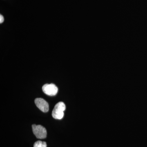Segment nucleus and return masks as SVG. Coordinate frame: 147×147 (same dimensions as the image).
I'll return each instance as SVG.
<instances>
[{
	"label": "nucleus",
	"mask_w": 147,
	"mask_h": 147,
	"mask_svg": "<svg viewBox=\"0 0 147 147\" xmlns=\"http://www.w3.org/2000/svg\"><path fill=\"white\" fill-rule=\"evenodd\" d=\"M4 21V18L3 16L2 15H0V23L2 24L3 22Z\"/></svg>",
	"instance_id": "nucleus-6"
},
{
	"label": "nucleus",
	"mask_w": 147,
	"mask_h": 147,
	"mask_svg": "<svg viewBox=\"0 0 147 147\" xmlns=\"http://www.w3.org/2000/svg\"><path fill=\"white\" fill-rule=\"evenodd\" d=\"M32 129L34 134L38 139H45L47 137V130L42 125L33 124L32 125Z\"/></svg>",
	"instance_id": "nucleus-2"
},
{
	"label": "nucleus",
	"mask_w": 147,
	"mask_h": 147,
	"mask_svg": "<svg viewBox=\"0 0 147 147\" xmlns=\"http://www.w3.org/2000/svg\"><path fill=\"white\" fill-rule=\"evenodd\" d=\"M34 147H47V144L45 142L38 141L35 142Z\"/></svg>",
	"instance_id": "nucleus-5"
},
{
	"label": "nucleus",
	"mask_w": 147,
	"mask_h": 147,
	"mask_svg": "<svg viewBox=\"0 0 147 147\" xmlns=\"http://www.w3.org/2000/svg\"><path fill=\"white\" fill-rule=\"evenodd\" d=\"M42 91L47 95L55 96L57 93L58 89L57 87L54 84H46L42 87Z\"/></svg>",
	"instance_id": "nucleus-3"
},
{
	"label": "nucleus",
	"mask_w": 147,
	"mask_h": 147,
	"mask_svg": "<svg viewBox=\"0 0 147 147\" xmlns=\"http://www.w3.org/2000/svg\"><path fill=\"white\" fill-rule=\"evenodd\" d=\"M66 106L63 102H59L57 103L52 112V116L54 119H61L63 118L64 111L65 110Z\"/></svg>",
	"instance_id": "nucleus-1"
},
{
	"label": "nucleus",
	"mask_w": 147,
	"mask_h": 147,
	"mask_svg": "<svg viewBox=\"0 0 147 147\" xmlns=\"http://www.w3.org/2000/svg\"><path fill=\"white\" fill-rule=\"evenodd\" d=\"M35 103L38 109L43 113H47L49 111V105L46 100L40 98H36L34 100Z\"/></svg>",
	"instance_id": "nucleus-4"
}]
</instances>
